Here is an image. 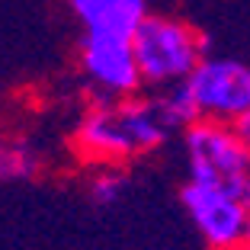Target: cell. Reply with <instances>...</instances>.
Listing matches in <instances>:
<instances>
[{"label": "cell", "instance_id": "6da1fadb", "mask_svg": "<svg viewBox=\"0 0 250 250\" xmlns=\"http://www.w3.org/2000/svg\"><path fill=\"white\" fill-rule=\"evenodd\" d=\"M128 42H132L141 81L151 83L183 81L199 64V52H202L196 32H189L173 20H157V16H145Z\"/></svg>", "mask_w": 250, "mask_h": 250}, {"label": "cell", "instance_id": "7a4b0ae2", "mask_svg": "<svg viewBox=\"0 0 250 250\" xmlns=\"http://www.w3.org/2000/svg\"><path fill=\"white\" fill-rule=\"evenodd\" d=\"M167 132L170 128L157 116L154 100H145V103H125L119 109H100L87 116L81 128V141L96 154L125 157L161 145Z\"/></svg>", "mask_w": 250, "mask_h": 250}, {"label": "cell", "instance_id": "3957f363", "mask_svg": "<svg viewBox=\"0 0 250 250\" xmlns=\"http://www.w3.org/2000/svg\"><path fill=\"white\" fill-rule=\"evenodd\" d=\"M186 151L192 183L221 186L237 196V186L250 173V154L234 128H225L218 122H192L186 128Z\"/></svg>", "mask_w": 250, "mask_h": 250}, {"label": "cell", "instance_id": "277c9868", "mask_svg": "<svg viewBox=\"0 0 250 250\" xmlns=\"http://www.w3.org/2000/svg\"><path fill=\"white\" fill-rule=\"evenodd\" d=\"M186 83L202 116L237 119L250 109V67L241 61H199Z\"/></svg>", "mask_w": 250, "mask_h": 250}, {"label": "cell", "instance_id": "5b68a950", "mask_svg": "<svg viewBox=\"0 0 250 250\" xmlns=\"http://www.w3.org/2000/svg\"><path fill=\"white\" fill-rule=\"evenodd\" d=\"M183 202L189 208L192 221L199 225V231L206 234L208 244L215 247H231L244 237V221L247 212L237 202V196H231L221 186H206V183H186L183 186Z\"/></svg>", "mask_w": 250, "mask_h": 250}, {"label": "cell", "instance_id": "8992f818", "mask_svg": "<svg viewBox=\"0 0 250 250\" xmlns=\"http://www.w3.org/2000/svg\"><path fill=\"white\" fill-rule=\"evenodd\" d=\"M83 67L96 83L109 93H132L141 74L132 55V42L119 36H90L83 39Z\"/></svg>", "mask_w": 250, "mask_h": 250}, {"label": "cell", "instance_id": "52a82bcc", "mask_svg": "<svg viewBox=\"0 0 250 250\" xmlns=\"http://www.w3.org/2000/svg\"><path fill=\"white\" fill-rule=\"evenodd\" d=\"M74 13L83 20L90 36H119L132 39L145 20V0H71Z\"/></svg>", "mask_w": 250, "mask_h": 250}, {"label": "cell", "instance_id": "ba28073f", "mask_svg": "<svg viewBox=\"0 0 250 250\" xmlns=\"http://www.w3.org/2000/svg\"><path fill=\"white\" fill-rule=\"evenodd\" d=\"M154 106H157V116L164 119L167 128H189V125L199 122V116H202L196 100H192V90H189V83H186V77L167 83V90L154 100Z\"/></svg>", "mask_w": 250, "mask_h": 250}, {"label": "cell", "instance_id": "9c48e42d", "mask_svg": "<svg viewBox=\"0 0 250 250\" xmlns=\"http://www.w3.org/2000/svg\"><path fill=\"white\" fill-rule=\"evenodd\" d=\"M39 170V154L26 141L0 145V180H29Z\"/></svg>", "mask_w": 250, "mask_h": 250}, {"label": "cell", "instance_id": "30bf717a", "mask_svg": "<svg viewBox=\"0 0 250 250\" xmlns=\"http://www.w3.org/2000/svg\"><path fill=\"white\" fill-rule=\"evenodd\" d=\"M122 192H125V177H122V173H100V177L90 183V196H93L100 206H112V202H119Z\"/></svg>", "mask_w": 250, "mask_h": 250}, {"label": "cell", "instance_id": "8fae6325", "mask_svg": "<svg viewBox=\"0 0 250 250\" xmlns=\"http://www.w3.org/2000/svg\"><path fill=\"white\" fill-rule=\"evenodd\" d=\"M234 122H237V125H234V135L244 141V147H247V154H250V109H247V112H241Z\"/></svg>", "mask_w": 250, "mask_h": 250}, {"label": "cell", "instance_id": "7c38bea8", "mask_svg": "<svg viewBox=\"0 0 250 250\" xmlns=\"http://www.w3.org/2000/svg\"><path fill=\"white\" fill-rule=\"evenodd\" d=\"M237 202L244 206V212H250V173L244 177V183L237 186Z\"/></svg>", "mask_w": 250, "mask_h": 250}, {"label": "cell", "instance_id": "4fadbf2b", "mask_svg": "<svg viewBox=\"0 0 250 250\" xmlns=\"http://www.w3.org/2000/svg\"><path fill=\"white\" fill-rule=\"evenodd\" d=\"M244 237L250 241V212H247V221H244Z\"/></svg>", "mask_w": 250, "mask_h": 250}]
</instances>
